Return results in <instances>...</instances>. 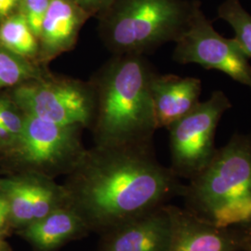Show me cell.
Here are the masks:
<instances>
[{
	"mask_svg": "<svg viewBox=\"0 0 251 251\" xmlns=\"http://www.w3.org/2000/svg\"><path fill=\"white\" fill-rule=\"evenodd\" d=\"M83 10H94L107 5L110 0H75Z\"/></svg>",
	"mask_w": 251,
	"mask_h": 251,
	"instance_id": "obj_22",
	"label": "cell"
},
{
	"mask_svg": "<svg viewBox=\"0 0 251 251\" xmlns=\"http://www.w3.org/2000/svg\"><path fill=\"white\" fill-rule=\"evenodd\" d=\"M0 192L8 199L10 209L9 220L13 225L24 228L34 221L32 211L31 174L6 179L0 182Z\"/></svg>",
	"mask_w": 251,
	"mask_h": 251,
	"instance_id": "obj_15",
	"label": "cell"
},
{
	"mask_svg": "<svg viewBox=\"0 0 251 251\" xmlns=\"http://www.w3.org/2000/svg\"><path fill=\"white\" fill-rule=\"evenodd\" d=\"M41 69L0 46V89L42 78Z\"/></svg>",
	"mask_w": 251,
	"mask_h": 251,
	"instance_id": "obj_16",
	"label": "cell"
},
{
	"mask_svg": "<svg viewBox=\"0 0 251 251\" xmlns=\"http://www.w3.org/2000/svg\"><path fill=\"white\" fill-rule=\"evenodd\" d=\"M90 233L71 207H59L22 228V234L37 251H56L64 244Z\"/></svg>",
	"mask_w": 251,
	"mask_h": 251,
	"instance_id": "obj_13",
	"label": "cell"
},
{
	"mask_svg": "<svg viewBox=\"0 0 251 251\" xmlns=\"http://www.w3.org/2000/svg\"><path fill=\"white\" fill-rule=\"evenodd\" d=\"M22 0H0V20L10 16L13 10L21 4Z\"/></svg>",
	"mask_w": 251,
	"mask_h": 251,
	"instance_id": "obj_20",
	"label": "cell"
},
{
	"mask_svg": "<svg viewBox=\"0 0 251 251\" xmlns=\"http://www.w3.org/2000/svg\"><path fill=\"white\" fill-rule=\"evenodd\" d=\"M4 249H5V248H4V245L0 242V251H2V250H4Z\"/></svg>",
	"mask_w": 251,
	"mask_h": 251,
	"instance_id": "obj_25",
	"label": "cell"
},
{
	"mask_svg": "<svg viewBox=\"0 0 251 251\" xmlns=\"http://www.w3.org/2000/svg\"><path fill=\"white\" fill-rule=\"evenodd\" d=\"M6 251V250H5V249H4V250H2V251Z\"/></svg>",
	"mask_w": 251,
	"mask_h": 251,
	"instance_id": "obj_26",
	"label": "cell"
},
{
	"mask_svg": "<svg viewBox=\"0 0 251 251\" xmlns=\"http://www.w3.org/2000/svg\"><path fill=\"white\" fill-rule=\"evenodd\" d=\"M172 233L169 251H245L246 230L220 227L184 207L168 204Z\"/></svg>",
	"mask_w": 251,
	"mask_h": 251,
	"instance_id": "obj_9",
	"label": "cell"
},
{
	"mask_svg": "<svg viewBox=\"0 0 251 251\" xmlns=\"http://www.w3.org/2000/svg\"><path fill=\"white\" fill-rule=\"evenodd\" d=\"M15 144V139L13 136L9 133L6 129V127L0 123V147L6 148H12Z\"/></svg>",
	"mask_w": 251,
	"mask_h": 251,
	"instance_id": "obj_23",
	"label": "cell"
},
{
	"mask_svg": "<svg viewBox=\"0 0 251 251\" xmlns=\"http://www.w3.org/2000/svg\"><path fill=\"white\" fill-rule=\"evenodd\" d=\"M25 115L14 101L0 99V123L16 140L22 132Z\"/></svg>",
	"mask_w": 251,
	"mask_h": 251,
	"instance_id": "obj_18",
	"label": "cell"
},
{
	"mask_svg": "<svg viewBox=\"0 0 251 251\" xmlns=\"http://www.w3.org/2000/svg\"><path fill=\"white\" fill-rule=\"evenodd\" d=\"M0 46L25 59L36 57L39 51L38 39L21 12L3 20L0 25Z\"/></svg>",
	"mask_w": 251,
	"mask_h": 251,
	"instance_id": "obj_14",
	"label": "cell"
},
{
	"mask_svg": "<svg viewBox=\"0 0 251 251\" xmlns=\"http://www.w3.org/2000/svg\"><path fill=\"white\" fill-rule=\"evenodd\" d=\"M83 9L75 0H51L38 37L40 63H48L75 44Z\"/></svg>",
	"mask_w": 251,
	"mask_h": 251,
	"instance_id": "obj_12",
	"label": "cell"
},
{
	"mask_svg": "<svg viewBox=\"0 0 251 251\" xmlns=\"http://www.w3.org/2000/svg\"><path fill=\"white\" fill-rule=\"evenodd\" d=\"M246 230V247H245V251H251V228L245 229Z\"/></svg>",
	"mask_w": 251,
	"mask_h": 251,
	"instance_id": "obj_24",
	"label": "cell"
},
{
	"mask_svg": "<svg viewBox=\"0 0 251 251\" xmlns=\"http://www.w3.org/2000/svg\"><path fill=\"white\" fill-rule=\"evenodd\" d=\"M171 233L167 204L101 234L97 251H169Z\"/></svg>",
	"mask_w": 251,
	"mask_h": 251,
	"instance_id": "obj_10",
	"label": "cell"
},
{
	"mask_svg": "<svg viewBox=\"0 0 251 251\" xmlns=\"http://www.w3.org/2000/svg\"><path fill=\"white\" fill-rule=\"evenodd\" d=\"M80 129L25 115L22 132L11 149L28 173L54 179L71 171L86 150L81 144Z\"/></svg>",
	"mask_w": 251,
	"mask_h": 251,
	"instance_id": "obj_6",
	"label": "cell"
},
{
	"mask_svg": "<svg viewBox=\"0 0 251 251\" xmlns=\"http://www.w3.org/2000/svg\"><path fill=\"white\" fill-rule=\"evenodd\" d=\"M232 107L224 91L216 90L209 99L200 101L185 117L174 122L170 130L171 171L179 179L195 178L206 169L217 149V126L225 112Z\"/></svg>",
	"mask_w": 251,
	"mask_h": 251,
	"instance_id": "obj_5",
	"label": "cell"
},
{
	"mask_svg": "<svg viewBox=\"0 0 251 251\" xmlns=\"http://www.w3.org/2000/svg\"><path fill=\"white\" fill-rule=\"evenodd\" d=\"M193 2L123 0L105 31V41L119 55H143L176 41L187 26Z\"/></svg>",
	"mask_w": 251,
	"mask_h": 251,
	"instance_id": "obj_4",
	"label": "cell"
},
{
	"mask_svg": "<svg viewBox=\"0 0 251 251\" xmlns=\"http://www.w3.org/2000/svg\"><path fill=\"white\" fill-rule=\"evenodd\" d=\"M13 101L25 115L63 126H85L93 118L94 93L77 81L39 78L18 86Z\"/></svg>",
	"mask_w": 251,
	"mask_h": 251,
	"instance_id": "obj_8",
	"label": "cell"
},
{
	"mask_svg": "<svg viewBox=\"0 0 251 251\" xmlns=\"http://www.w3.org/2000/svg\"><path fill=\"white\" fill-rule=\"evenodd\" d=\"M51 0H22L20 7L21 13L26 19L29 26L37 39L40 34L42 21Z\"/></svg>",
	"mask_w": 251,
	"mask_h": 251,
	"instance_id": "obj_19",
	"label": "cell"
},
{
	"mask_svg": "<svg viewBox=\"0 0 251 251\" xmlns=\"http://www.w3.org/2000/svg\"><path fill=\"white\" fill-rule=\"evenodd\" d=\"M218 17L232 26L234 40L251 59V14L243 8L240 0H225L218 8Z\"/></svg>",
	"mask_w": 251,
	"mask_h": 251,
	"instance_id": "obj_17",
	"label": "cell"
},
{
	"mask_svg": "<svg viewBox=\"0 0 251 251\" xmlns=\"http://www.w3.org/2000/svg\"><path fill=\"white\" fill-rule=\"evenodd\" d=\"M10 209L8 199L0 192V230L9 220Z\"/></svg>",
	"mask_w": 251,
	"mask_h": 251,
	"instance_id": "obj_21",
	"label": "cell"
},
{
	"mask_svg": "<svg viewBox=\"0 0 251 251\" xmlns=\"http://www.w3.org/2000/svg\"><path fill=\"white\" fill-rule=\"evenodd\" d=\"M201 91V80L197 77L153 74L151 94L157 128L169 127L193 111L200 102Z\"/></svg>",
	"mask_w": 251,
	"mask_h": 251,
	"instance_id": "obj_11",
	"label": "cell"
},
{
	"mask_svg": "<svg viewBox=\"0 0 251 251\" xmlns=\"http://www.w3.org/2000/svg\"><path fill=\"white\" fill-rule=\"evenodd\" d=\"M66 175L65 205L100 235L169 204L183 188L171 168L156 159L152 142L95 145Z\"/></svg>",
	"mask_w": 251,
	"mask_h": 251,
	"instance_id": "obj_1",
	"label": "cell"
},
{
	"mask_svg": "<svg viewBox=\"0 0 251 251\" xmlns=\"http://www.w3.org/2000/svg\"><path fill=\"white\" fill-rule=\"evenodd\" d=\"M180 198L185 209L212 225L251 228V133H234L218 148Z\"/></svg>",
	"mask_w": 251,
	"mask_h": 251,
	"instance_id": "obj_3",
	"label": "cell"
},
{
	"mask_svg": "<svg viewBox=\"0 0 251 251\" xmlns=\"http://www.w3.org/2000/svg\"><path fill=\"white\" fill-rule=\"evenodd\" d=\"M173 58L181 64L197 63L206 70L225 73L251 90V65L234 38L221 36L206 18L199 1L194 7L187 26L175 41Z\"/></svg>",
	"mask_w": 251,
	"mask_h": 251,
	"instance_id": "obj_7",
	"label": "cell"
},
{
	"mask_svg": "<svg viewBox=\"0 0 251 251\" xmlns=\"http://www.w3.org/2000/svg\"><path fill=\"white\" fill-rule=\"evenodd\" d=\"M153 74L142 55H120L104 68L93 90L96 145L152 142L157 129L151 94Z\"/></svg>",
	"mask_w": 251,
	"mask_h": 251,
	"instance_id": "obj_2",
	"label": "cell"
}]
</instances>
